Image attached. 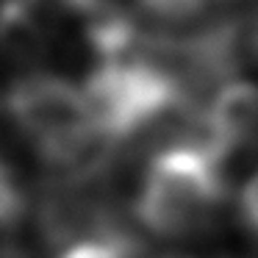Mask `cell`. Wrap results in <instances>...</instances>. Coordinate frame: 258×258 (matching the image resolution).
I'll list each match as a JSON object with an SVG mask.
<instances>
[{
  "instance_id": "6",
  "label": "cell",
  "mask_w": 258,
  "mask_h": 258,
  "mask_svg": "<svg viewBox=\"0 0 258 258\" xmlns=\"http://www.w3.org/2000/svg\"><path fill=\"white\" fill-rule=\"evenodd\" d=\"M28 214V191L17 169L0 156V233L23 225Z\"/></svg>"
},
{
  "instance_id": "1",
  "label": "cell",
  "mask_w": 258,
  "mask_h": 258,
  "mask_svg": "<svg viewBox=\"0 0 258 258\" xmlns=\"http://www.w3.org/2000/svg\"><path fill=\"white\" fill-rule=\"evenodd\" d=\"M81 92L92 128L108 150H122L142 136H158L164 128H175V142H186L200 111V103L150 58L92 64Z\"/></svg>"
},
{
  "instance_id": "10",
  "label": "cell",
  "mask_w": 258,
  "mask_h": 258,
  "mask_svg": "<svg viewBox=\"0 0 258 258\" xmlns=\"http://www.w3.org/2000/svg\"><path fill=\"white\" fill-rule=\"evenodd\" d=\"M50 3L64 14V17H81L84 20V17H89L92 12H97L103 3H108V0H50Z\"/></svg>"
},
{
  "instance_id": "9",
  "label": "cell",
  "mask_w": 258,
  "mask_h": 258,
  "mask_svg": "<svg viewBox=\"0 0 258 258\" xmlns=\"http://www.w3.org/2000/svg\"><path fill=\"white\" fill-rule=\"evenodd\" d=\"M239 219L247 233L258 239V172L250 175L239 191Z\"/></svg>"
},
{
  "instance_id": "8",
  "label": "cell",
  "mask_w": 258,
  "mask_h": 258,
  "mask_svg": "<svg viewBox=\"0 0 258 258\" xmlns=\"http://www.w3.org/2000/svg\"><path fill=\"white\" fill-rule=\"evenodd\" d=\"M228 0H139V6L158 23H195L211 14L214 9L225 6Z\"/></svg>"
},
{
  "instance_id": "2",
  "label": "cell",
  "mask_w": 258,
  "mask_h": 258,
  "mask_svg": "<svg viewBox=\"0 0 258 258\" xmlns=\"http://www.w3.org/2000/svg\"><path fill=\"white\" fill-rule=\"evenodd\" d=\"M0 111L47 172L92 167L117 153L97 139L81 86L58 73L31 70L14 78L0 95Z\"/></svg>"
},
{
  "instance_id": "11",
  "label": "cell",
  "mask_w": 258,
  "mask_h": 258,
  "mask_svg": "<svg viewBox=\"0 0 258 258\" xmlns=\"http://www.w3.org/2000/svg\"><path fill=\"white\" fill-rule=\"evenodd\" d=\"M0 258H31V255L17 244H0Z\"/></svg>"
},
{
  "instance_id": "12",
  "label": "cell",
  "mask_w": 258,
  "mask_h": 258,
  "mask_svg": "<svg viewBox=\"0 0 258 258\" xmlns=\"http://www.w3.org/2000/svg\"><path fill=\"white\" fill-rule=\"evenodd\" d=\"M250 39H252V50H255V56H258V23L252 25V34H250Z\"/></svg>"
},
{
  "instance_id": "4",
  "label": "cell",
  "mask_w": 258,
  "mask_h": 258,
  "mask_svg": "<svg viewBox=\"0 0 258 258\" xmlns=\"http://www.w3.org/2000/svg\"><path fill=\"white\" fill-rule=\"evenodd\" d=\"M228 161L230 156L258 150V84L228 81L195 117L191 139Z\"/></svg>"
},
{
  "instance_id": "7",
  "label": "cell",
  "mask_w": 258,
  "mask_h": 258,
  "mask_svg": "<svg viewBox=\"0 0 258 258\" xmlns=\"http://www.w3.org/2000/svg\"><path fill=\"white\" fill-rule=\"evenodd\" d=\"M58 258H142V244L134 233L84 239L64 247Z\"/></svg>"
},
{
  "instance_id": "13",
  "label": "cell",
  "mask_w": 258,
  "mask_h": 258,
  "mask_svg": "<svg viewBox=\"0 0 258 258\" xmlns=\"http://www.w3.org/2000/svg\"><path fill=\"white\" fill-rule=\"evenodd\" d=\"M172 258H178V255H172Z\"/></svg>"
},
{
  "instance_id": "5",
  "label": "cell",
  "mask_w": 258,
  "mask_h": 258,
  "mask_svg": "<svg viewBox=\"0 0 258 258\" xmlns=\"http://www.w3.org/2000/svg\"><path fill=\"white\" fill-rule=\"evenodd\" d=\"M61 17L50 0H0V53L14 61L45 56Z\"/></svg>"
},
{
  "instance_id": "3",
  "label": "cell",
  "mask_w": 258,
  "mask_h": 258,
  "mask_svg": "<svg viewBox=\"0 0 258 258\" xmlns=\"http://www.w3.org/2000/svg\"><path fill=\"white\" fill-rule=\"evenodd\" d=\"M225 158L197 142L153 153L134 200V217L158 239H189L214 225L225 200Z\"/></svg>"
}]
</instances>
